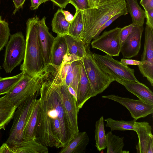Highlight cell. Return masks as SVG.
<instances>
[{"instance_id": "obj_1", "label": "cell", "mask_w": 153, "mask_h": 153, "mask_svg": "<svg viewBox=\"0 0 153 153\" xmlns=\"http://www.w3.org/2000/svg\"><path fill=\"white\" fill-rule=\"evenodd\" d=\"M61 84L47 78L40 91L36 139L43 145L62 148L70 139L60 91Z\"/></svg>"}, {"instance_id": "obj_2", "label": "cell", "mask_w": 153, "mask_h": 153, "mask_svg": "<svg viewBox=\"0 0 153 153\" xmlns=\"http://www.w3.org/2000/svg\"><path fill=\"white\" fill-rule=\"evenodd\" d=\"M82 11L83 30L80 39L89 44L101 27L115 15L128 14L125 0H115L100 3Z\"/></svg>"}, {"instance_id": "obj_3", "label": "cell", "mask_w": 153, "mask_h": 153, "mask_svg": "<svg viewBox=\"0 0 153 153\" xmlns=\"http://www.w3.org/2000/svg\"><path fill=\"white\" fill-rule=\"evenodd\" d=\"M37 18L36 16L27 22L25 55L20 67V70L24 74L31 76L46 67L39 41Z\"/></svg>"}, {"instance_id": "obj_4", "label": "cell", "mask_w": 153, "mask_h": 153, "mask_svg": "<svg viewBox=\"0 0 153 153\" xmlns=\"http://www.w3.org/2000/svg\"><path fill=\"white\" fill-rule=\"evenodd\" d=\"M47 74L46 67L33 76L24 74L21 79L6 94L17 108L29 98L39 94Z\"/></svg>"}, {"instance_id": "obj_5", "label": "cell", "mask_w": 153, "mask_h": 153, "mask_svg": "<svg viewBox=\"0 0 153 153\" xmlns=\"http://www.w3.org/2000/svg\"><path fill=\"white\" fill-rule=\"evenodd\" d=\"M90 48L89 44L85 45L84 53L81 60L90 82L94 97L103 92L115 80L95 61Z\"/></svg>"}, {"instance_id": "obj_6", "label": "cell", "mask_w": 153, "mask_h": 153, "mask_svg": "<svg viewBox=\"0 0 153 153\" xmlns=\"http://www.w3.org/2000/svg\"><path fill=\"white\" fill-rule=\"evenodd\" d=\"M6 46L2 67L7 73H10L24 58L26 42L21 32L10 35Z\"/></svg>"}, {"instance_id": "obj_7", "label": "cell", "mask_w": 153, "mask_h": 153, "mask_svg": "<svg viewBox=\"0 0 153 153\" xmlns=\"http://www.w3.org/2000/svg\"><path fill=\"white\" fill-rule=\"evenodd\" d=\"M93 56L100 67L113 77L115 81L126 80L139 82L135 76L133 69L122 65L112 56L92 53Z\"/></svg>"}, {"instance_id": "obj_8", "label": "cell", "mask_w": 153, "mask_h": 153, "mask_svg": "<svg viewBox=\"0 0 153 153\" xmlns=\"http://www.w3.org/2000/svg\"><path fill=\"white\" fill-rule=\"evenodd\" d=\"M38 95L29 98L17 107L14 113L9 137L5 142L10 146L19 144L23 140V131L26 117L33 100Z\"/></svg>"}, {"instance_id": "obj_9", "label": "cell", "mask_w": 153, "mask_h": 153, "mask_svg": "<svg viewBox=\"0 0 153 153\" xmlns=\"http://www.w3.org/2000/svg\"><path fill=\"white\" fill-rule=\"evenodd\" d=\"M120 28L117 27L105 31L91 42L92 48L100 50L111 56H118L121 46L119 35Z\"/></svg>"}, {"instance_id": "obj_10", "label": "cell", "mask_w": 153, "mask_h": 153, "mask_svg": "<svg viewBox=\"0 0 153 153\" xmlns=\"http://www.w3.org/2000/svg\"><path fill=\"white\" fill-rule=\"evenodd\" d=\"M60 91L64 112L69 126L71 139L79 132L78 124L79 110L76 99L69 93L65 84L61 85Z\"/></svg>"}, {"instance_id": "obj_11", "label": "cell", "mask_w": 153, "mask_h": 153, "mask_svg": "<svg viewBox=\"0 0 153 153\" xmlns=\"http://www.w3.org/2000/svg\"><path fill=\"white\" fill-rule=\"evenodd\" d=\"M142 64L138 66L140 73L153 86V28L146 25L144 48L141 55Z\"/></svg>"}, {"instance_id": "obj_12", "label": "cell", "mask_w": 153, "mask_h": 153, "mask_svg": "<svg viewBox=\"0 0 153 153\" xmlns=\"http://www.w3.org/2000/svg\"><path fill=\"white\" fill-rule=\"evenodd\" d=\"M102 97L116 102L124 106L129 111L134 120L136 121L153 113V104L148 103L140 99L136 100L113 94Z\"/></svg>"}, {"instance_id": "obj_13", "label": "cell", "mask_w": 153, "mask_h": 153, "mask_svg": "<svg viewBox=\"0 0 153 153\" xmlns=\"http://www.w3.org/2000/svg\"><path fill=\"white\" fill-rule=\"evenodd\" d=\"M46 18L40 20L37 17V25L38 38L42 56L46 67L50 62L52 50L55 37L49 31L45 23Z\"/></svg>"}, {"instance_id": "obj_14", "label": "cell", "mask_w": 153, "mask_h": 153, "mask_svg": "<svg viewBox=\"0 0 153 153\" xmlns=\"http://www.w3.org/2000/svg\"><path fill=\"white\" fill-rule=\"evenodd\" d=\"M143 29V26L134 25L131 33L121 44L120 52L124 58H130L138 54Z\"/></svg>"}, {"instance_id": "obj_15", "label": "cell", "mask_w": 153, "mask_h": 153, "mask_svg": "<svg viewBox=\"0 0 153 153\" xmlns=\"http://www.w3.org/2000/svg\"><path fill=\"white\" fill-rule=\"evenodd\" d=\"M39 103V99L35 98L30 106L26 117L23 131V140L36 139V131L37 123Z\"/></svg>"}, {"instance_id": "obj_16", "label": "cell", "mask_w": 153, "mask_h": 153, "mask_svg": "<svg viewBox=\"0 0 153 153\" xmlns=\"http://www.w3.org/2000/svg\"><path fill=\"white\" fill-rule=\"evenodd\" d=\"M118 82L123 85L128 91L146 103L153 104V93L145 85L139 82L121 80Z\"/></svg>"}, {"instance_id": "obj_17", "label": "cell", "mask_w": 153, "mask_h": 153, "mask_svg": "<svg viewBox=\"0 0 153 153\" xmlns=\"http://www.w3.org/2000/svg\"><path fill=\"white\" fill-rule=\"evenodd\" d=\"M152 130L151 126L147 122L136 131L138 139L136 146L137 153H153V135Z\"/></svg>"}, {"instance_id": "obj_18", "label": "cell", "mask_w": 153, "mask_h": 153, "mask_svg": "<svg viewBox=\"0 0 153 153\" xmlns=\"http://www.w3.org/2000/svg\"><path fill=\"white\" fill-rule=\"evenodd\" d=\"M77 104L79 110L93 97L91 85L81 60L80 74L77 93Z\"/></svg>"}, {"instance_id": "obj_19", "label": "cell", "mask_w": 153, "mask_h": 153, "mask_svg": "<svg viewBox=\"0 0 153 153\" xmlns=\"http://www.w3.org/2000/svg\"><path fill=\"white\" fill-rule=\"evenodd\" d=\"M89 140V138L86 132H79L70 139L62 148L59 153H83L85 151Z\"/></svg>"}, {"instance_id": "obj_20", "label": "cell", "mask_w": 153, "mask_h": 153, "mask_svg": "<svg viewBox=\"0 0 153 153\" xmlns=\"http://www.w3.org/2000/svg\"><path fill=\"white\" fill-rule=\"evenodd\" d=\"M67 53L68 48L64 36L57 35L55 38L49 64L56 67L60 66Z\"/></svg>"}, {"instance_id": "obj_21", "label": "cell", "mask_w": 153, "mask_h": 153, "mask_svg": "<svg viewBox=\"0 0 153 153\" xmlns=\"http://www.w3.org/2000/svg\"><path fill=\"white\" fill-rule=\"evenodd\" d=\"M11 147L13 153H48V147L36 139L23 140L19 144Z\"/></svg>"}, {"instance_id": "obj_22", "label": "cell", "mask_w": 153, "mask_h": 153, "mask_svg": "<svg viewBox=\"0 0 153 153\" xmlns=\"http://www.w3.org/2000/svg\"><path fill=\"white\" fill-rule=\"evenodd\" d=\"M17 108L6 94L0 97V126L5 130L13 118Z\"/></svg>"}, {"instance_id": "obj_23", "label": "cell", "mask_w": 153, "mask_h": 153, "mask_svg": "<svg viewBox=\"0 0 153 153\" xmlns=\"http://www.w3.org/2000/svg\"><path fill=\"white\" fill-rule=\"evenodd\" d=\"M104 120L106 122L105 126L110 128L111 131L132 130L136 131L144 126L147 122H137L133 120L130 121L114 120L108 118Z\"/></svg>"}, {"instance_id": "obj_24", "label": "cell", "mask_w": 153, "mask_h": 153, "mask_svg": "<svg viewBox=\"0 0 153 153\" xmlns=\"http://www.w3.org/2000/svg\"><path fill=\"white\" fill-rule=\"evenodd\" d=\"M128 12L130 14L132 22L135 26H142L144 24L145 14L138 4L137 0H125Z\"/></svg>"}, {"instance_id": "obj_25", "label": "cell", "mask_w": 153, "mask_h": 153, "mask_svg": "<svg viewBox=\"0 0 153 153\" xmlns=\"http://www.w3.org/2000/svg\"><path fill=\"white\" fill-rule=\"evenodd\" d=\"M63 10L59 9L55 13L52 21V30L57 35L64 36L68 34L70 23L65 19Z\"/></svg>"}, {"instance_id": "obj_26", "label": "cell", "mask_w": 153, "mask_h": 153, "mask_svg": "<svg viewBox=\"0 0 153 153\" xmlns=\"http://www.w3.org/2000/svg\"><path fill=\"white\" fill-rule=\"evenodd\" d=\"M107 153H128V151H123L124 146V137L114 134L111 131L106 134Z\"/></svg>"}, {"instance_id": "obj_27", "label": "cell", "mask_w": 153, "mask_h": 153, "mask_svg": "<svg viewBox=\"0 0 153 153\" xmlns=\"http://www.w3.org/2000/svg\"><path fill=\"white\" fill-rule=\"evenodd\" d=\"M68 48V53L82 58L83 56L85 45L81 40L66 34L64 36Z\"/></svg>"}, {"instance_id": "obj_28", "label": "cell", "mask_w": 153, "mask_h": 153, "mask_svg": "<svg viewBox=\"0 0 153 153\" xmlns=\"http://www.w3.org/2000/svg\"><path fill=\"white\" fill-rule=\"evenodd\" d=\"M103 116L96 122L95 125V146L97 150L100 152L107 148V139L105 133Z\"/></svg>"}, {"instance_id": "obj_29", "label": "cell", "mask_w": 153, "mask_h": 153, "mask_svg": "<svg viewBox=\"0 0 153 153\" xmlns=\"http://www.w3.org/2000/svg\"><path fill=\"white\" fill-rule=\"evenodd\" d=\"M73 20L70 23L68 34L77 39H80L83 30V22L82 11L76 10Z\"/></svg>"}, {"instance_id": "obj_30", "label": "cell", "mask_w": 153, "mask_h": 153, "mask_svg": "<svg viewBox=\"0 0 153 153\" xmlns=\"http://www.w3.org/2000/svg\"><path fill=\"white\" fill-rule=\"evenodd\" d=\"M81 60L75 61L72 71L66 76L63 82L67 86L73 88L76 94L80 76Z\"/></svg>"}, {"instance_id": "obj_31", "label": "cell", "mask_w": 153, "mask_h": 153, "mask_svg": "<svg viewBox=\"0 0 153 153\" xmlns=\"http://www.w3.org/2000/svg\"><path fill=\"white\" fill-rule=\"evenodd\" d=\"M21 72L12 76L0 79V95L8 93L21 79L23 75Z\"/></svg>"}, {"instance_id": "obj_32", "label": "cell", "mask_w": 153, "mask_h": 153, "mask_svg": "<svg viewBox=\"0 0 153 153\" xmlns=\"http://www.w3.org/2000/svg\"><path fill=\"white\" fill-rule=\"evenodd\" d=\"M10 35L8 23L4 20L0 21V51L6 45Z\"/></svg>"}, {"instance_id": "obj_33", "label": "cell", "mask_w": 153, "mask_h": 153, "mask_svg": "<svg viewBox=\"0 0 153 153\" xmlns=\"http://www.w3.org/2000/svg\"><path fill=\"white\" fill-rule=\"evenodd\" d=\"M134 25L132 24L120 28L119 37L122 44L131 32Z\"/></svg>"}, {"instance_id": "obj_34", "label": "cell", "mask_w": 153, "mask_h": 153, "mask_svg": "<svg viewBox=\"0 0 153 153\" xmlns=\"http://www.w3.org/2000/svg\"><path fill=\"white\" fill-rule=\"evenodd\" d=\"M69 3L75 7L76 10L83 11L90 8L88 0H70Z\"/></svg>"}, {"instance_id": "obj_35", "label": "cell", "mask_w": 153, "mask_h": 153, "mask_svg": "<svg viewBox=\"0 0 153 153\" xmlns=\"http://www.w3.org/2000/svg\"><path fill=\"white\" fill-rule=\"evenodd\" d=\"M122 15H123V14L121 13L116 14L108 20L100 28L97 34L94 37L93 39L98 37L104 29L109 26L113 22H114L118 18Z\"/></svg>"}, {"instance_id": "obj_36", "label": "cell", "mask_w": 153, "mask_h": 153, "mask_svg": "<svg viewBox=\"0 0 153 153\" xmlns=\"http://www.w3.org/2000/svg\"><path fill=\"white\" fill-rule=\"evenodd\" d=\"M144 11L146 19V25L153 28V10Z\"/></svg>"}, {"instance_id": "obj_37", "label": "cell", "mask_w": 153, "mask_h": 153, "mask_svg": "<svg viewBox=\"0 0 153 153\" xmlns=\"http://www.w3.org/2000/svg\"><path fill=\"white\" fill-rule=\"evenodd\" d=\"M120 62L122 65L125 66H127L128 65H136L138 66L142 63L141 61L125 59H122Z\"/></svg>"}, {"instance_id": "obj_38", "label": "cell", "mask_w": 153, "mask_h": 153, "mask_svg": "<svg viewBox=\"0 0 153 153\" xmlns=\"http://www.w3.org/2000/svg\"><path fill=\"white\" fill-rule=\"evenodd\" d=\"M140 3L143 7L144 11L153 10V0H140Z\"/></svg>"}, {"instance_id": "obj_39", "label": "cell", "mask_w": 153, "mask_h": 153, "mask_svg": "<svg viewBox=\"0 0 153 153\" xmlns=\"http://www.w3.org/2000/svg\"><path fill=\"white\" fill-rule=\"evenodd\" d=\"M51 0H30L31 5L30 9L32 10H36L42 3Z\"/></svg>"}, {"instance_id": "obj_40", "label": "cell", "mask_w": 153, "mask_h": 153, "mask_svg": "<svg viewBox=\"0 0 153 153\" xmlns=\"http://www.w3.org/2000/svg\"><path fill=\"white\" fill-rule=\"evenodd\" d=\"M55 5L61 8H65L67 5L69 3L70 0H51Z\"/></svg>"}, {"instance_id": "obj_41", "label": "cell", "mask_w": 153, "mask_h": 153, "mask_svg": "<svg viewBox=\"0 0 153 153\" xmlns=\"http://www.w3.org/2000/svg\"><path fill=\"white\" fill-rule=\"evenodd\" d=\"M0 153H13L11 147L6 143L0 147Z\"/></svg>"}, {"instance_id": "obj_42", "label": "cell", "mask_w": 153, "mask_h": 153, "mask_svg": "<svg viewBox=\"0 0 153 153\" xmlns=\"http://www.w3.org/2000/svg\"><path fill=\"white\" fill-rule=\"evenodd\" d=\"M12 1L15 7L13 14H15L22 7L26 0H12Z\"/></svg>"}, {"instance_id": "obj_43", "label": "cell", "mask_w": 153, "mask_h": 153, "mask_svg": "<svg viewBox=\"0 0 153 153\" xmlns=\"http://www.w3.org/2000/svg\"><path fill=\"white\" fill-rule=\"evenodd\" d=\"M88 2L90 8L95 6L100 3H103L102 0H88Z\"/></svg>"}, {"instance_id": "obj_44", "label": "cell", "mask_w": 153, "mask_h": 153, "mask_svg": "<svg viewBox=\"0 0 153 153\" xmlns=\"http://www.w3.org/2000/svg\"><path fill=\"white\" fill-rule=\"evenodd\" d=\"M67 88L69 93L74 97L77 102V94L76 91L71 86H67Z\"/></svg>"}, {"instance_id": "obj_45", "label": "cell", "mask_w": 153, "mask_h": 153, "mask_svg": "<svg viewBox=\"0 0 153 153\" xmlns=\"http://www.w3.org/2000/svg\"><path fill=\"white\" fill-rule=\"evenodd\" d=\"M74 16L71 13L65 16L66 20L69 22L70 23L73 19Z\"/></svg>"}, {"instance_id": "obj_46", "label": "cell", "mask_w": 153, "mask_h": 153, "mask_svg": "<svg viewBox=\"0 0 153 153\" xmlns=\"http://www.w3.org/2000/svg\"><path fill=\"white\" fill-rule=\"evenodd\" d=\"M62 12L65 17L70 13V12L68 11L64 10H63Z\"/></svg>"}, {"instance_id": "obj_47", "label": "cell", "mask_w": 153, "mask_h": 153, "mask_svg": "<svg viewBox=\"0 0 153 153\" xmlns=\"http://www.w3.org/2000/svg\"><path fill=\"white\" fill-rule=\"evenodd\" d=\"M103 0V2H108V1H113L115 0Z\"/></svg>"}, {"instance_id": "obj_48", "label": "cell", "mask_w": 153, "mask_h": 153, "mask_svg": "<svg viewBox=\"0 0 153 153\" xmlns=\"http://www.w3.org/2000/svg\"><path fill=\"white\" fill-rule=\"evenodd\" d=\"M1 20H2L1 19V16H0V21H1Z\"/></svg>"}, {"instance_id": "obj_49", "label": "cell", "mask_w": 153, "mask_h": 153, "mask_svg": "<svg viewBox=\"0 0 153 153\" xmlns=\"http://www.w3.org/2000/svg\"><path fill=\"white\" fill-rule=\"evenodd\" d=\"M0 70H1V67H0V79L1 78V76Z\"/></svg>"}, {"instance_id": "obj_50", "label": "cell", "mask_w": 153, "mask_h": 153, "mask_svg": "<svg viewBox=\"0 0 153 153\" xmlns=\"http://www.w3.org/2000/svg\"><path fill=\"white\" fill-rule=\"evenodd\" d=\"M1 129H2V128L0 126V131Z\"/></svg>"}, {"instance_id": "obj_51", "label": "cell", "mask_w": 153, "mask_h": 153, "mask_svg": "<svg viewBox=\"0 0 153 153\" xmlns=\"http://www.w3.org/2000/svg\"><path fill=\"white\" fill-rule=\"evenodd\" d=\"M1 67L0 66V67Z\"/></svg>"}, {"instance_id": "obj_52", "label": "cell", "mask_w": 153, "mask_h": 153, "mask_svg": "<svg viewBox=\"0 0 153 153\" xmlns=\"http://www.w3.org/2000/svg\"><path fill=\"white\" fill-rule=\"evenodd\" d=\"M103 1V0H102Z\"/></svg>"}]
</instances>
